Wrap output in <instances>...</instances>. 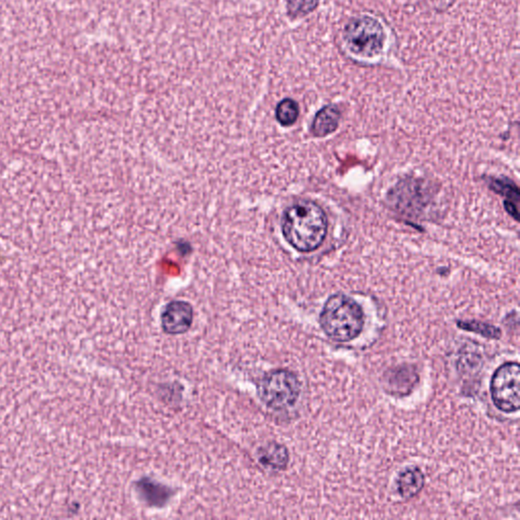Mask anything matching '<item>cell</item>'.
I'll list each match as a JSON object with an SVG mask.
<instances>
[{
  "instance_id": "9c48e42d",
  "label": "cell",
  "mask_w": 520,
  "mask_h": 520,
  "mask_svg": "<svg viewBox=\"0 0 520 520\" xmlns=\"http://www.w3.org/2000/svg\"><path fill=\"white\" fill-rule=\"evenodd\" d=\"M259 462L271 469H282L289 462V453L286 447L277 443H271L260 449Z\"/></svg>"
},
{
  "instance_id": "277c9868",
  "label": "cell",
  "mask_w": 520,
  "mask_h": 520,
  "mask_svg": "<svg viewBox=\"0 0 520 520\" xmlns=\"http://www.w3.org/2000/svg\"><path fill=\"white\" fill-rule=\"evenodd\" d=\"M384 29L371 17L353 19L344 32V42L353 54L372 58L379 56L385 44Z\"/></svg>"
},
{
  "instance_id": "8fae6325",
  "label": "cell",
  "mask_w": 520,
  "mask_h": 520,
  "mask_svg": "<svg viewBox=\"0 0 520 520\" xmlns=\"http://www.w3.org/2000/svg\"><path fill=\"white\" fill-rule=\"evenodd\" d=\"M275 119L282 126H292L295 124L300 115L298 103L291 98L282 99L275 107Z\"/></svg>"
},
{
  "instance_id": "52a82bcc",
  "label": "cell",
  "mask_w": 520,
  "mask_h": 520,
  "mask_svg": "<svg viewBox=\"0 0 520 520\" xmlns=\"http://www.w3.org/2000/svg\"><path fill=\"white\" fill-rule=\"evenodd\" d=\"M341 112L334 105H327L317 112L311 125V132L317 138L334 134L339 125Z\"/></svg>"
},
{
  "instance_id": "6da1fadb",
  "label": "cell",
  "mask_w": 520,
  "mask_h": 520,
  "mask_svg": "<svg viewBox=\"0 0 520 520\" xmlns=\"http://www.w3.org/2000/svg\"><path fill=\"white\" fill-rule=\"evenodd\" d=\"M327 225L325 211L318 204L311 200H301L282 214V236L299 252H312L323 245Z\"/></svg>"
},
{
  "instance_id": "8992f818",
  "label": "cell",
  "mask_w": 520,
  "mask_h": 520,
  "mask_svg": "<svg viewBox=\"0 0 520 520\" xmlns=\"http://www.w3.org/2000/svg\"><path fill=\"white\" fill-rule=\"evenodd\" d=\"M193 323V306L186 301H172L162 311L161 325L166 334H186L190 330Z\"/></svg>"
},
{
  "instance_id": "4fadbf2b",
  "label": "cell",
  "mask_w": 520,
  "mask_h": 520,
  "mask_svg": "<svg viewBox=\"0 0 520 520\" xmlns=\"http://www.w3.org/2000/svg\"><path fill=\"white\" fill-rule=\"evenodd\" d=\"M320 0H287V15L291 19L304 18L316 10Z\"/></svg>"
},
{
  "instance_id": "7c38bea8",
  "label": "cell",
  "mask_w": 520,
  "mask_h": 520,
  "mask_svg": "<svg viewBox=\"0 0 520 520\" xmlns=\"http://www.w3.org/2000/svg\"><path fill=\"white\" fill-rule=\"evenodd\" d=\"M457 326L462 330L481 334L487 339H498L501 337V330L498 327L489 325V323H482V321H457Z\"/></svg>"
},
{
  "instance_id": "30bf717a",
  "label": "cell",
  "mask_w": 520,
  "mask_h": 520,
  "mask_svg": "<svg viewBox=\"0 0 520 520\" xmlns=\"http://www.w3.org/2000/svg\"><path fill=\"white\" fill-rule=\"evenodd\" d=\"M492 188L495 193H500L501 195L506 196L505 204L506 211L508 212L515 219L519 221V209L517 204L519 202V189L513 182L505 183L504 180H495L492 184Z\"/></svg>"
},
{
  "instance_id": "7a4b0ae2",
  "label": "cell",
  "mask_w": 520,
  "mask_h": 520,
  "mask_svg": "<svg viewBox=\"0 0 520 520\" xmlns=\"http://www.w3.org/2000/svg\"><path fill=\"white\" fill-rule=\"evenodd\" d=\"M319 323L321 330L332 341L346 343L357 339L363 332L364 311L353 298L337 294L326 301Z\"/></svg>"
},
{
  "instance_id": "ba28073f",
  "label": "cell",
  "mask_w": 520,
  "mask_h": 520,
  "mask_svg": "<svg viewBox=\"0 0 520 520\" xmlns=\"http://www.w3.org/2000/svg\"><path fill=\"white\" fill-rule=\"evenodd\" d=\"M425 476L418 467H410L400 474L398 490L403 499L414 498L423 490Z\"/></svg>"
},
{
  "instance_id": "3957f363",
  "label": "cell",
  "mask_w": 520,
  "mask_h": 520,
  "mask_svg": "<svg viewBox=\"0 0 520 520\" xmlns=\"http://www.w3.org/2000/svg\"><path fill=\"white\" fill-rule=\"evenodd\" d=\"M257 394L260 401L275 410L295 405L301 394V383L295 373L278 369L266 374L259 381Z\"/></svg>"
},
{
  "instance_id": "5b68a950",
  "label": "cell",
  "mask_w": 520,
  "mask_h": 520,
  "mask_svg": "<svg viewBox=\"0 0 520 520\" xmlns=\"http://www.w3.org/2000/svg\"><path fill=\"white\" fill-rule=\"evenodd\" d=\"M520 368L516 362L501 365L493 375L491 396L493 403L502 412H517L520 407Z\"/></svg>"
}]
</instances>
